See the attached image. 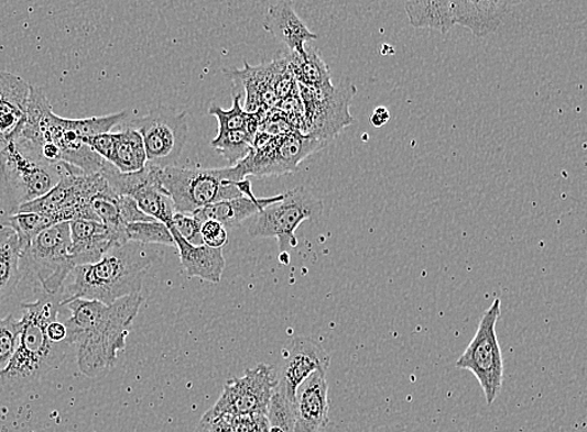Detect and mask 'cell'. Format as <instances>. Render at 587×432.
Returning <instances> with one entry per match:
<instances>
[{"label":"cell","mask_w":587,"mask_h":432,"mask_svg":"<svg viewBox=\"0 0 587 432\" xmlns=\"http://www.w3.org/2000/svg\"><path fill=\"white\" fill-rule=\"evenodd\" d=\"M287 62L292 76L295 77L297 85L323 88L333 86V78L329 75L327 64L319 54L312 48H306L304 54L289 52Z\"/></svg>","instance_id":"484cf974"},{"label":"cell","mask_w":587,"mask_h":432,"mask_svg":"<svg viewBox=\"0 0 587 432\" xmlns=\"http://www.w3.org/2000/svg\"><path fill=\"white\" fill-rule=\"evenodd\" d=\"M106 184L102 174H87L67 164V170L57 186L42 198L22 206L18 213L44 214L56 224L78 219L97 220L90 210V200Z\"/></svg>","instance_id":"52a82bcc"},{"label":"cell","mask_w":587,"mask_h":432,"mask_svg":"<svg viewBox=\"0 0 587 432\" xmlns=\"http://www.w3.org/2000/svg\"><path fill=\"white\" fill-rule=\"evenodd\" d=\"M263 27L286 45L290 52L298 54L306 52L307 42L318 40V35L312 33L301 20L291 0H280L279 3L271 5Z\"/></svg>","instance_id":"ffe728a7"},{"label":"cell","mask_w":587,"mask_h":432,"mask_svg":"<svg viewBox=\"0 0 587 432\" xmlns=\"http://www.w3.org/2000/svg\"><path fill=\"white\" fill-rule=\"evenodd\" d=\"M52 225H56V223L47 215L40 213H17L9 218L2 226H9L14 230L24 253L33 239Z\"/></svg>","instance_id":"f546056e"},{"label":"cell","mask_w":587,"mask_h":432,"mask_svg":"<svg viewBox=\"0 0 587 432\" xmlns=\"http://www.w3.org/2000/svg\"><path fill=\"white\" fill-rule=\"evenodd\" d=\"M195 432H235L232 417L213 416L207 411Z\"/></svg>","instance_id":"e575fe53"},{"label":"cell","mask_w":587,"mask_h":432,"mask_svg":"<svg viewBox=\"0 0 587 432\" xmlns=\"http://www.w3.org/2000/svg\"><path fill=\"white\" fill-rule=\"evenodd\" d=\"M200 225L198 219L192 214L176 213L173 214L172 222L169 226L176 230V232L185 239L186 242L194 245H202Z\"/></svg>","instance_id":"1f68e13d"},{"label":"cell","mask_w":587,"mask_h":432,"mask_svg":"<svg viewBox=\"0 0 587 432\" xmlns=\"http://www.w3.org/2000/svg\"><path fill=\"white\" fill-rule=\"evenodd\" d=\"M61 292H44L33 302H24L22 308V333L20 345L12 361L0 372V390L21 389L40 381L64 362L72 346L53 343L47 334L51 321L58 319Z\"/></svg>","instance_id":"3957f363"},{"label":"cell","mask_w":587,"mask_h":432,"mask_svg":"<svg viewBox=\"0 0 587 432\" xmlns=\"http://www.w3.org/2000/svg\"><path fill=\"white\" fill-rule=\"evenodd\" d=\"M30 82L11 75V73L0 71V102L13 98L30 97Z\"/></svg>","instance_id":"d6a6232c"},{"label":"cell","mask_w":587,"mask_h":432,"mask_svg":"<svg viewBox=\"0 0 587 432\" xmlns=\"http://www.w3.org/2000/svg\"><path fill=\"white\" fill-rule=\"evenodd\" d=\"M324 213V203L305 187L283 192L282 198L253 217L249 235L278 239L281 254L298 245L296 230L306 220H316Z\"/></svg>","instance_id":"9c48e42d"},{"label":"cell","mask_w":587,"mask_h":432,"mask_svg":"<svg viewBox=\"0 0 587 432\" xmlns=\"http://www.w3.org/2000/svg\"><path fill=\"white\" fill-rule=\"evenodd\" d=\"M67 163H52L20 133L0 149V226L61 181Z\"/></svg>","instance_id":"277c9868"},{"label":"cell","mask_w":587,"mask_h":432,"mask_svg":"<svg viewBox=\"0 0 587 432\" xmlns=\"http://www.w3.org/2000/svg\"><path fill=\"white\" fill-rule=\"evenodd\" d=\"M409 22L417 30H433L447 34L455 26L452 0H405Z\"/></svg>","instance_id":"cb8c5ba5"},{"label":"cell","mask_w":587,"mask_h":432,"mask_svg":"<svg viewBox=\"0 0 587 432\" xmlns=\"http://www.w3.org/2000/svg\"><path fill=\"white\" fill-rule=\"evenodd\" d=\"M282 195L271 198H236L218 201V203L200 208L195 211L194 215L200 223L206 220H216L224 226L233 228L246 222L247 219L259 214L264 208L276 203Z\"/></svg>","instance_id":"7402d4cb"},{"label":"cell","mask_w":587,"mask_h":432,"mask_svg":"<svg viewBox=\"0 0 587 432\" xmlns=\"http://www.w3.org/2000/svg\"><path fill=\"white\" fill-rule=\"evenodd\" d=\"M390 121V112L387 107H378L371 115V123L374 128H382Z\"/></svg>","instance_id":"8d00e7d4"},{"label":"cell","mask_w":587,"mask_h":432,"mask_svg":"<svg viewBox=\"0 0 587 432\" xmlns=\"http://www.w3.org/2000/svg\"><path fill=\"white\" fill-rule=\"evenodd\" d=\"M326 145L327 143L314 136L296 131L278 136L259 132L254 136L250 154L236 165L244 178L279 177L295 173L307 156L325 148Z\"/></svg>","instance_id":"ba28073f"},{"label":"cell","mask_w":587,"mask_h":432,"mask_svg":"<svg viewBox=\"0 0 587 432\" xmlns=\"http://www.w3.org/2000/svg\"><path fill=\"white\" fill-rule=\"evenodd\" d=\"M69 223H58L36 235L23 253L25 273L39 279L44 292L59 293L76 268L70 256Z\"/></svg>","instance_id":"8fae6325"},{"label":"cell","mask_w":587,"mask_h":432,"mask_svg":"<svg viewBox=\"0 0 587 432\" xmlns=\"http://www.w3.org/2000/svg\"><path fill=\"white\" fill-rule=\"evenodd\" d=\"M21 134L52 163H67L87 174L99 173L105 160L73 131L69 119L54 114L47 96L31 86Z\"/></svg>","instance_id":"5b68a950"},{"label":"cell","mask_w":587,"mask_h":432,"mask_svg":"<svg viewBox=\"0 0 587 432\" xmlns=\"http://www.w3.org/2000/svg\"><path fill=\"white\" fill-rule=\"evenodd\" d=\"M135 129L142 136L146 164L167 168L180 159L188 141V119L186 112L171 108H155L142 118L123 123Z\"/></svg>","instance_id":"7c38bea8"},{"label":"cell","mask_w":587,"mask_h":432,"mask_svg":"<svg viewBox=\"0 0 587 432\" xmlns=\"http://www.w3.org/2000/svg\"><path fill=\"white\" fill-rule=\"evenodd\" d=\"M290 70L287 54L279 55L271 64H262L259 67H251L246 63L243 70L229 73L232 78L241 79L246 89L244 110L249 113L259 110H270L280 102L276 89L280 80Z\"/></svg>","instance_id":"2e32d148"},{"label":"cell","mask_w":587,"mask_h":432,"mask_svg":"<svg viewBox=\"0 0 587 432\" xmlns=\"http://www.w3.org/2000/svg\"><path fill=\"white\" fill-rule=\"evenodd\" d=\"M331 357L315 340L298 336L282 351L278 390L291 406L295 402L298 386L316 372L328 370Z\"/></svg>","instance_id":"9a60e30c"},{"label":"cell","mask_w":587,"mask_h":432,"mask_svg":"<svg viewBox=\"0 0 587 432\" xmlns=\"http://www.w3.org/2000/svg\"><path fill=\"white\" fill-rule=\"evenodd\" d=\"M24 275L20 241L12 228L0 226V304L13 296Z\"/></svg>","instance_id":"603a6c76"},{"label":"cell","mask_w":587,"mask_h":432,"mask_svg":"<svg viewBox=\"0 0 587 432\" xmlns=\"http://www.w3.org/2000/svg\"><path fill=\"white\" fill-rule=\"evenodd\" d=\"M500 315L501 300L497 298L485 311L472 342L456 363L458 369L469 370L475 375L489 406L498 399L503 379L502 354L497 335Z\"/></svg>","instance_id":"30bf717a"},{"label":"cell","mask_w":587,"mask_h":432,"mask_svg":"<svg viewBox=\"0 0 587 432\" xmlns=\"http://www.w3.org/2000/svg\"><path fill=\"white\" fill-rule=\"evenodd\" d=\"M295 432H318L328 422V384L326 372H316L298 386L293 402Z\"/></svg>","instance_id":"ac0fdd59"},{"label":"cell","mask_w":587,"mask_h":432,"mask_svg":"<svg viewBox=\"0 0 587 432\" xmlns=\"http://www.w3.org/2000/svg\"><path fill=\"white\" fill-rule=\"evenodd\" d=\"M22 333V320L13 314L0 319V372L12 361Z\"/></svg>","instance_id":"4dcf8cb0"},{"label":"cell","mask_w":587,"mask_h":432,"mask_svg":"<svg viewBox=\"0 0 587 432\" xmlns=\"http://www.w3.org/2000/svg\"><path fill=\"white\" fill-rule=\"evenodd\" d=\"M47 334L53 343L67 342V328L58 319L51 321L47 328Z\"/></svg>","instance_id":"d590c367"},{"label":"cell","mask_w":587,"mask_h":432,"mask_svg":"<svg viewBox=\"0 0 587 432\" xmlns=\"http://www.w3.org/2000/svg\"><path fill=\"white\" fill-rule=\"evenodd\" d=\"M124 235L127 242L143 245L157 244L176 246L170 228L166 224L159 222V220L127 224L124 228Z\"/></svg>","instance_id":"f1b7e54d"},{"label":"cell","mask_w":587,"mask_h":432,"mask_svg":"<svg viewBox=\"0 0 587 432\" xmlns=\"http://www.w3.org/2000/svg\"><path fill=\"white\" fill-rule=\"evenodd\" d=\"M70 256L75 266L95 264L116 245L127 242L98 220L78 219L69 222Z\"/></svg>","instance_id":"d6986e66"},{"label":"cell","mask_w":587,"mask_h":432,"mask_svg":"<svg viewBox=\"0 0 587 432\" xmlns=\"http://www.w3.org/2000/svg\"><path fill=\"white\" fill-rule=\"evenodd\" d=\"M279 388V372L270 364L247 369L240 378L226 381L221 398L208 412L213 416H268L273 394Z\"/></svg>","instance_id":"5bb4252c"},{"label":"cell","mask_w":587,"mask_h":432,"mask_svg":"<svg viewBox=\"0 0 587 432\" xmlns=\"http://www.w3.org/2000/svg\"><path fill=\"white\" fill-rule=\"evenodd\" d=\"M157 177L178 213L194 214L196 210L218 201L244 197L237 181L244 179L237 165L229 168L200 169L157 167Z\"/></svg>","instance_id":"8992f818"},{"label":"cell","mask_w":587,"mask_h":432,"mask_svg":"<svg viewBox=\"0 0 587 432\" xmlns=\"http://www.w3.org/2000/svg\"><path fill=\"white\" fill-rule=\"evenodd\" d=\"M200 236L205 245L215 247V250H224L228 242L226 226L216 222V220H206V222L202 223Z\"/></svg>","instance_id":"836d02e7"},{"label":"cell","mask_w":587,"mask_h":432,"mask_svg":"<svg viewBox=\"0 0 587 432\" xmlns=\"http://www.w3.org/2000/svg\"><path fill=\"white\" fill-rule=\"evenodd\" d=\"M143 302L142 293H134L111 306L86 299H75L64 306L70 312L64 321L67 342L76 353L81 374L97 378L115 367Z\"/></svg>","instance_id":"6da1fadb"},{"label":"cell","mask_w":587,"mask_h":432,"mask_svg":"<svg viewBox=\"0 0 587 432\" xmlns=\"http://www.w3.org/2000/svg\"><path fill=\"white\" fill-rule=\"evenodd\" d=\"M521 0H452L455 25L469 30L476 38L497 33L504 16Z\"/></svg>","instance_id":"e0dca14e"},{"label":"cell","mask_w":587,"mask_h":432,"mask_svg":"<svg viewBox=\"0 0 587 432\" xmlns=\"http://www.w3.org/2000/svg\"><path fill=\"white\" fill-rule=\"evenodd\" d=\"M250 432H270V420L268 416H257L254 425Z\"/></svg>","instance_id":"74e56055"},{"label":"cell","mask_w":587,"mask_h":432,"mask_svg":"<svg viewBox=\"0 0 587 432\" xmlns=\"http://www.w3.org/2000/svg\"><path fill=\"white\" fill-rule=\"evenodd\" d=\"M254 136L244 131L218 132L210 146L224 155L231 167L242 162L250 154Z\"/></svg>","instance_id":"83f0119b"},{"label":"cell","mask_w":587,"mask_h":432,"mask_svg":"<svg viewBox=\"0 0 587 432\" xmlns=\"http://www.w3.org/2000/svg\"><path fill=\"white\" fill-rule=\"evenodd\" d=\"M298 93L305 110V135L328 144L354 124L350 106L357 93L355 86L312 88L298 85Z\"/></svg>","instance_id":"4fadbf2b"},{"label":"cell","mask_w":587,"mask_h":432,"mask_svg":"<svg viewBox=\"0 0 587 432\" xmlns=\"http://www.w3.org/2000/svg\"><path fill=\"white\" fill-rule=\"evenodd\" d=\"M241 100V95H235L231 109L224 110L216 104L209 108L208 113L217 119L218 132L242 131L244 129L252 136H256L257 132H259L262 110L256 113L246 112Z\"/></svg>","instance_id":"4316f807"},{"label":"cell","mask_w":587,"mask_h":432,"mask_svg":"<svg viewBox=\"0 0 587 432\" xmlns=\"http://www.w3.org/2000/svg\"><path fill=\"white\" fill-rule=\"evenodd\" d=\"M123 124V123H122ZM113 149L111 163L121 173L142 170L146 165V154L142 136L135 129L124 125L121 131L112 133Z\"/></svg>","instance_id":"d4e9b609"},{"label":"cell","mask_w":587,"mask_h":432,"mask_svg":"<svg viewBox=\"0 0 587 432\" xmlns=\"http://www.w3.org/2000/svg\"><path fill=\"white\" fill-rule=\"evenodd\" d=\"M145 245L127 242L116 245L95 264L76 266L61 291V307L75 299L115 301L141 293L143 280L155 261Z\"/></svg>","instance_id":"7a4b0ae2"},{"label":"cell","mask_w":587,"mask_h":432,"mask_svg":"<svg viewBox=\"0 0 587 432\" xmlns=\"http://www.w3.org/2000/svg\"><path fill=\"white\" fill-rule=\"evenodd\" d=\"M176 243L180 261L188 277L218 284L222 280L226 261L222 250L205 244L194 245L185 241L173 228L169 226Z\"/></svg>","instance_id":"44dd1931"}]
</instances>
